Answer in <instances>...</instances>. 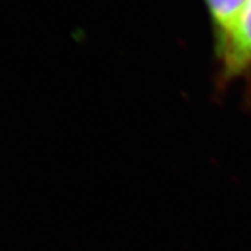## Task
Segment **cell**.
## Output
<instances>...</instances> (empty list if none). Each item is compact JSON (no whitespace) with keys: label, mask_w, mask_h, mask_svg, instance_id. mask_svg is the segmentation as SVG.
<instances>
[{"label":"cell","mask_w":251,"mask_h":251,"mask_svg":"<svg viewBox=\"0 0 251 251\" xmlns=\"http://www.w3.org/2000/svg\"><path fill=\"white\" fill-rule=\"evenodd\" d=\"M214 54L219 88L251 80V0L230 27L214 39Z\"/></svg>","instance_id":"obj_1"},{"label":"cell","mask_w":251,"mask_h":251,"mask_svg":"<svg viewBox=\"0 0 251 251\" xmlns=\"http://www.w3.org/2000/svg\"><path fill=\"white\" fill-rule=\"evenodd\" d=\"M214 39L222 35L237 17L247 0H202Z\"/></svg>","instance_id":"obj_2"}]
</instances>
